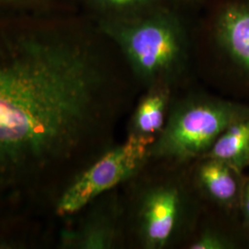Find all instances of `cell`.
Listing matches in <instances>:
<instances>
[{
  "label": "cell",
  "instance_id": "1",
  "mask_svg": "<svg viewBox=\"0 0 249 249\" xmlns=\"http://www.w3.org/2000/svg\"><path fill=\"white\" fill-rule=\"evenodd\" d=\"M107 83L88 44L36 35L0 40V232L53 224L107 123Z\"/></svg>",
  "mask_w": 249,
  "mask_h": 249
},
{
  "label": "cell",
  "instance_id": "2",
  "mask_svg": "<svg viewBox=\"0 0 249 249\" xmlns=\"http://www.w3.org/2000/svg\"><path fill=\"white\" fill-rule=\"evenodd\" d=\"M102 30L120 48L136 75L151 86L168 84L186 61L184 23L165 6L132 18H107Z\"/></svg>",
  "mask_w": 249,
  "mask_h": 249
},
{
  "label": "cell",
  "instance_id": "3",
  "mask_svg": "<svg viewBox=\"0 0 249 249\" xmlns=\"http://www.w3.org/2000/svg\"><path fill=\"white\" fill-rule=\"evenodd\" d=\"M249 113L230 103L195 99L178 107L151 148V157L187 160L207 153L232 123Z\"/></svg>",
  "mask_w": 249,
  "mask_h": 249
},
{
  "label": "cell",
  "instance_id": "4",
  "mask_svg": "<svg viewBox=\"0 0 249 249\" xmlns=\"http://www.w3.org/2000/svg\"><path fill=\"white\" fill-rule=\"evenodd\" d=\"M155 140L129 133L123 144L101 153L65 189L55 207L56 218L61 220L80 213L99 196L132 178L151 157Z\"/></svg>",
  "mask_w": 249,
  "mask_h": 249
},
{
  "label": "cell",
  "instance_id": "5",
  "mask_svg": "<svg viewBox=\"0 0 249 249\" xmlns=\"http://www.w3.org/2000/svg\"><path fill=\"white\" fill-rule=\"evenodd\" d=\"M117 207L112 199L101 200L77 221L69 217L57 231L55 245L63 249H114L119 239Z\"/></svg>",
  "mask_w": 249,
  "mask_h": 249
},
{
  "label": "cell",
  "instance_id": "6",
  "mask_svg": "<svg viewBox=\"0 0 249 249\" xmlns=\"http://www.w3.org/2000/svg\"><path fill=\"white\" fill-rule=\"evenodd\" d=\"M211 29L224 55L249 76V0H219L211 18Z\"/></svg>",
  "mask_w": 249,
  "mask_h": 249
},
{
  "label": "cell",
  "instance_id": "7",
  "mask_svg": "<svg viewBox=\"0 0 249 249\" xmlns=\"http://www.w3.org/2000/svg\"><path fill=\"white\" fill-rule=\"evenodd\" d=\"M181 210V196L178 188L160 186L150 190L141 207V231L148 249H161L169 242Z\"/></svg>",
  "mask_w": 249,
  "mask_h": 249
},
{
  "label": "cell",
  "instance_id": "8",
  "mask_svg": "<svg viewBox=\"0 0 249 249\" xmlns=\"http://www.w3.org/2000/svg\"><path fill=\"white\" fill-rule=\"evenodd\" d=\"M208 158L221 160L240 173L249 164V116L228 126L207 153Z\"/></svg>",
  "mask_w": 249,
  "mask_h": 249
},
{
  "label": "cell",
  "instance_id": "9",
  "mask_svg": "<svg viewBox=\"0 0 249 249\" xmlns=\"http://www.w3.org/2000/svg\"><path fill=\"white\" fill-rule=\"evenodd\" d=\"M169 94V86L166 83L151 86L134 113L130 133L157 138L165 124Z\"/></svg>",
  "mask_w": 249,
  "mask_h": 249
},
{
  "label": "cell",
  "instance_id": "10",
  "mask_svg": "<svg viewBox=\"0 0 249 249\" xmlns=\"http://www.w3.org/2000/svg\"><path fill=\"white\" fill-rule=\"evenodd\" d=\"M234 170L223 161L208 158L198 171V180L206 193L223 204H230L237 193Z\"/></svg>",
  "mask_w": 249,
  "mask_h": 249
},
{
  "label": "cell",
  "instance_id": "11",
  "mask_svg": "<svg viewBox=\"0 0 249 249\" xmlns=\"http://www.w3.org/2000/svg\"><path fill=\"white\" fill-rule=\"evenodd\" d=\"M96 7L106 10L108 18H127L160 8L164 0H90Z\"/></svg>",
  "mask_w": 249,
  "mask_h": 249
},
{
  "label": "cell",
  "instance_id": "12",
  "mask_svg": "<svg viewBox=\"0 0 249 249\" xmlns=\"http://www.w3.org/2000/svg\"><path fill=\"white\" fill-rule=\"evenodd\" d=\"M189 248L191 249H223L227 248V243L217 233L207 231Z\"/></svg>",
  "mask_w": 249,
  "mask_h": 249
},
{
  "label": "cell",
  "instance_id": "13",
  "mask_svg": "<svg viewBox=\"0 0 249 249\" xmlns=\"http://www.w3.org/2000/svg\"><path fill=\"white\" fill-rule=\"evenodd\" d=\"M244 210H245L247 221L249 224V182L246 187L245 194H244Z\"/></svg>",
  "mask_w": 249,
  "mask_h": 249
},
{
  "label": "cell",
  "instance_id": "14",
  "mask_svg": "<svg viewBox=\"0 0 249 249\" xmlns=\"http://www.w3.org/2000/svg\"><path fill=\"white\" fill-rule=\"evenodd\" d=\"M181 1H183V2H185V3H198V2H200V1H202V0H181Z\"/></svg>",
  "mask_w": 249,
  "mask_h": 249
}]
</instances>
